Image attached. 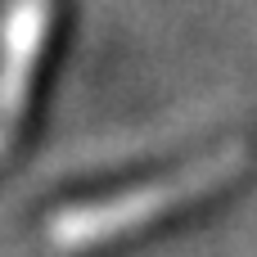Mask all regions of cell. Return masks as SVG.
Segmentation results:
<instances>
[{
  "instance_id": "obj_1",
  "label": "cell",
  "mask_w": 257,
  "mask_h": 257,
  "mask_svg": "<svg viewBox=\"0 0 257 257\" xmlns=\"http://www.w3.org/2000/svg\"><path fill=\"white\" fill-rule=\"evenodd\" d=\"M248 154L244 145H226L208 158H194L185 163L181 172L163 176V181H149L145 190H131V194H117V199H99V203H77L68 212L54 217L50 226V239L59 248H90V244H104L113 235H126L145 221H154L158 212H172L217 185H226L235 172H244Z\"/></svg>"
},
{
  "instance_id": "obj_2",
  "label": "cell",
  "mask_w": 257,
  "mask_h": 257,
  "mask_svg": "<svg viewBox=\"0 0 257 257\" xmlns=\"http://www.w3.org/2000/svg\"><path fill=\"white\" fill-rule=\"evenodd\" d=\"M45 27H50V0H14L0 23V122H14L27 104Z\"/></svg>"
}]
</instances>
